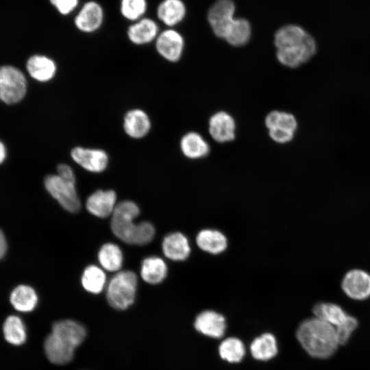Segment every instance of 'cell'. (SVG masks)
Here are the masks:
<instances>
[{"mask_svg": "<svg viewBox=\"0 0 370 370\" xmlns=\"http://www.w3.org/2000/svg\"><path fill=\"white\" fill-rule=\"evenodd\" d=\"M235 10L232 0H217L209 8L207 18L216 36L225 39L236 19Z\"/></svg>", "mask_w": 370, "mask_h": 370, "instance_id": "8", "label": "cell"}, {"mask_svg": "<svg viewBox=\"0 0 370 370\" xmlns=\"http://www.w3.org/2000/svg\"><path fill=\"white\" fill-rule=\"evenodd\" d=\"M27 91V82L23 73L15 67H0V100L7 104L21 101Z\"/></svg>", "mask_w": 370, "mask_h": 370, "instance_id": "6", "label": "cell"}, {"mask_svg": "<svg viewBox=\"0 0 370 370\" xmlns=\"http://www.w3.org/2000/svg\"><path fill=\"white\" fill-rule=\"evenodd\" d=\"M296 336L305 351L317 358L330 357L339 345L335 328L316 317L301 322Z\"/></svg>", "mask_w": 370, "mask_h": 370, "instance_id": "3", "label": "cell"}, {"mask_svg": "<svg viewBox=\"0 0 370 370\" xmlns=\"http://www.w3.org/2000/svg\"><path fill=\"white\" fill-rule=\"evenodd\" d=\"M70 155L76 164L92 173L103 172L109 162L108 153L100 148L76 146L71 150Z\"/></svg>", "mask_w": 370, "mask_h": 370, "instance_id": "9", "label": "cell"}, {"mask_svg": "<svg viewBox=\"0 0 370 370\" xmlns=\"http://www.w3.org/2000/svg\"><path fill=\"white\" fill-rule=\"evenodd\" d=\"M264 123L271 140L279 144L291 141L298 125L293 114L279 110H273L268 113Z\"/></svg>", "mask_w": 370, "mask_h": 370, "instance_id": "7", "label": "cell"}, {"mask_svg": "<svg viewBox=\"0 0 370 370\" xmlns=\"http://www.w3.org/2000/svg\"><path fill=\"white\" fill-rule=\"evenodd\" d=\"M312 312L314 316L333 325L335 328L344 324L350 315L342 308L332 303H319L316 304Z\"/></svg>", "mask_w": 370, "mask_h": 370, "instance_id": "27", "label": "cell"}, {"mask_svg": "<svg viewBox=\"0 0 370 370\" xmlns=\"http://www.w3.org/2000/svg\"><path fill=\"white\" fill-rule=\"evenodd\" d=\"M162 249L166 258L175 262L186 260L192 251L188 238L180 232L166 234L162 243Z\"/></svg>", "mask_w": 370, "mask_h": 370, "instance_id": "14", "label": "cell"}, {"mask_svg": "<svg viewBox=\"0 0 370 370\" xmlns=\"http://www.w3.org/2000/svg\"><path fill=\"white\" fill-rule=\"evenodd\" d=\"M158 53L170 62H177L182 56L184 49V39L175 29L169 28L160 32L155 40Z\"/></svg>", "mask_w": 370, "mask_h": 370, "instance_id": "10", "label": "cell"}, {"mask_svg": "<svg viewBox=\"0 0 370 370\" xmlns=\"http://www.w3.org/2000/svg\"><path fill=\"white\" fill-rule=\"evenodd\" d=\"M140 275L143 280L148 284H160L167 277V264L162 258L158 256L145 258L141 264Z\"/></svg>", "mask_w": 370, "mask_h": 370, "instance_id": "25", "label": "cell"}, {"mask_svg": "<svg viewBox=\"0 0 370 370\" xmlns=\"http://www.w3.org/2000/svg\"><path fill=\"white\" fill-rule=\"evenodd\" d=\"M234 119L225 111L213 114L208 121V132L214 140L219 143L232 141L236 136Z\"/></svg>", "mask_w": 370, "mask_h": 370, "instance_id": "13", "label": "cell"}, {"mask_svg": "<svg viewBox=\"0 0 370 370\" xmlns=\"http://www.w3.org/2000/svg\"><path fill=\"white\" fill-rule=\"evenodd\" d=\"M197 247L203 252L212 256L223 254L228 248L227 236L221 230L214 228H204L195 236Z\"/></svg>", "mask_w": 370, "mask_h": 370, "instance_id": "12", "label": "cell"}, {"mask_svg": "<svg viewBox=\"0 0 370 370\" xmlns=\"http://www.w3.org/2000/svg\"><path fill=\"white\" fill-rule=\"evenodd\" d=\"M116 195L113 190H97L86 200V208L92 215L106 218L112 214L116 207Z\"/></svg>", "mask_w": 370, "mask_h": 370, "instance_id": "20", "label": "cell"}, {"mask_svg": "<svg viewBox=\"0 0 370 370\" xmlns=\"http://www.w3.org/2000/svg\"><path fill=\"white\" fill-rule=\"evenodd\" d=\"M81 282L87 292L99 294L106 286V275L100 267L92 264L88 265L82 273Z\"/></svg>", "mask_w": 370, "mask_h": 370, "instance_id": "30", "label": "cell"}, {"mask_svg": "<svg viewBox=\"0 0 370 370\" xmlns=\"http://www.w3.org/2000/svg\"><path fill=\"white\" fill-rule=\"evenodd\" d=\"M147 7V0H121L119 11L124 18L132 23L145 16Z\"/></svg>", "mask_w": 370, "mask_h": 370, "instance_id": "34", "label": "cell"}, {"mask_svg": "<svg viewBox=\"0 0 370 370\" xmlns=\"http://www.w3.org/2000/svg\"><path fill=\"white\" fill-rule=\"evenodd\" d=\"M79 0H49L51 5L62 16L71 14L78 7Z\"/></svg>", "mask_w": 370, "mask_h": 370, "instance_id": "36", "label": "cell"}, {"mask_svg": "<svg viewBox=\"0 0 370 370\" xmlns=\"http://www.w3.org/2000/svg\"><path fill=\"white\" fill-rule=\"evenodd\" d=\"M123 127L125 133L133 139L145 137L151 130V121L148 114L140 108H133L124 115Z\"/></svg>", "mask_w": 370, "mask_h": 370, "instance_id": "17", "label": "cell"}, {"mask_svg": "<svg viewBox=\"0 0 370 370\" xmlns=\"http://www.w3.org/2000/svg\"><path fill=\"white\" fill-rule=\"evenodd\" d=\"M104 21L101 5L93 0L85 2L74 17V25L81 32L91 34L99 30Z\"/></svg>", "mask_w": 370, "mask_h": 370, "instance_id": "11", "label": "cell"}, {"mask_svg": "<svg viewBox=\"0 0 370 370\" xmlns=\"http://www.w3.org/2000/svg\"><path fill=\"white\" fill-rule=\"evenodd\" d=\"M251 34L249 22L244 18H236L225 40L232 46L242 47L249 42Z\"/></svg>", "mask_w": 370, "mask_h": 370, "instance_id": "32", "label": "cell"}, {"mask_svg": "<svg viewBox=\"0 0 370 370\" xmlns=\"http://www.w3.org/2000/svg\"><path fill=\"white\" fill-rule=\"evenodd\" d=\"M3 331L5 340L12 345H21L26 341L25 325L17 316L10 315L7 317L3 323Z\"/></svg>", "mask_w": 370, "mask_h": 370, "instance_id": "31", "label": "cell"}, {"mask_svg": "<svg viewBox=\"0 0 370 370\" xmlns=\"http://www.w3.org/2000/svg\"><path fill=\"white\" fill-rule=\"evenodd\" d=\"M160 33L157 23L144 16L132 22L127 29V37L134 45L141 46L155 42Z\"/></svg>", "mask_w": 370, "mask_h": 370, "instance_id": "16", "label": "cell"}, {"mask_svg": "<svg viewBox=\"0 0 370 370\" xmlns=\"http://www.w3.org/2000/svg\"><path fill=\"white\" fill-rule=\"evenodd\" d=\"M251 356L258 360H268L278 353V345L275 336L264 333L256 338L250 345Z\"/></svg>", "mask_w": 370, "mask_h": 370, "instance_id": "26", "label": "cell"}, {"mask_svg": "<svg viewBox=\"0 0 370 370\" xmlns=\"http://www.w3.org/2000/svg\"><path fill=\"white\" fill-rule=\"evenodd\" d=\"M140 209L132 201H123L116 204L112 214L110 227L113 234L122 241L137 245L149 243L154 238V226L148 221L134 223Z\"/></svg>", "mask_w": 370, "mask_h": 370, "instance_id": "2", "label": "cell"}, {"mask_svg": "<svg viewBox=\"0 0 370 370\" xmlns=\"http://www.w3.org/2000/svg\"><path fill=\"white\" fill-rule=\"evenodd\" d=\"M57 174L60 176L61 177L76 183V179L74 171L73 169L66 164H60L57 166Z\"/></svg>", "mask_w": 370, "mask_h": 370, "instance_id": "37", "label": "cell"}, {"mask_svg": "<svg viewBox=\"0 0 370 370\" xmlns=\"http://www.w3.org/2000/svg\"><path fill=\"white\" fill-rule=\"evenodd\" d=\"M44 350L47 359L55 365H66L74 357L75 349L52 333L45 341Z\"/></svg>", "mask_w": 370, "mask_h": 370, "instance_id": "21", "label": "cell"}, {"mask_svg": "<svg viewBox=\"0 0 370 370\" xmlns=\"http://www.w3.org/2000/svg\"><path fill=\"white\" fill-rule=\"evenodd\" d=\"M10 302L14 308L18 311L30 312L36 306L38 296L32 287L20 285L12 292Z\"/></svg>", "mask_w": 370, "mask_h": 370, "instance_id": "29", "label": "cell"}, {"mask_svg": "<svg viewBox=\"0 0 370 370\" xmlns=\"http://www.w3.org/2000/svg\"><path fill=\"white\" fill-rule=\"evenodd\" d=\"M7 244L3 234L0 230V259L3 256L6 251Z\"/></svg>", "mask_w": 370, "mask_h": 370, "instance_id": "38", "label": "cell"}, {"mask_svg": "<svg viewBox=\"0 0 370 370\" xmlns=\"http://www.w3.org/2000/svg\"><path fill=\"white\" fill-rule=\"evenodd\" d=\"M342 289L350 298L362 300L370 296V275L360 269L347 272L342 281Z\"/></svg>", "mask_w": 370, "mask_h": 370, "instance_id": "15", "label": "cell"}, {"mask_svg": "<svg viewBox=\"0 0 370 370\" xmlns=\"http://www.w3.org/2000/svg\"><path fill=\"white\" fill-rule=\"evenodd\" d=\"M137 284V275L134 272L129 270L117 272L107 286L108 304L116 310L128 308L134 302Z\"/></svg>", "mask_w": 370, "mask_h": 370, "instance_id": "4", "label": "cell"}, {"mask_svg": "<svg viewBox=\"0 0 370 370\" xmlns=\"http://www.w3.org/2000/svg\"><path fill=\"white\" fill-rule=\"evenodd\" d=\"M180 147L183 155L190 160L205 158L210 153V146L204 137L195 132L185 134L180 139Z\"/></svg>", "mask_w": 370, "mask_h": 370, "instance_id": "23", "label": "cell"}, {"mask_svg": "<svg viewBox=\"0 0 370 370\" xmlns=\"http://www.w3.org/2000/svg\"><path fill=\"white\" fill-rule=\"evenodd\" d=\"M51 333L75 349L82 343L86 336L85 327L79 322L71 319H63L54 323Z\"/></svg>", "mask_w": 370, "mask_h": 370, "instance_id": "19", "label": "cell"}, {"mask_svg": "<svg viewBox=\"0 0 370 370\" xmlns=\"http://www.w3.org/2000/svg\"><path fill=\"white\" fill-rule=\"evenodd\" d=\"M101 266L110 272L118 271L123 265V256L120 247L112 243H105L98 252Z\"/></svg>", "mask_w": 370, "mask_h": 370, "instance_id": "28", "label": "cell"}, {"mask_svg": "<svg viewBox=\"0 0 370 370\" xmlns=\"http://www.w3.org/2000/svg\"><path fill=\"white\" fill-rule=\"evenodd\" d=\"M26 67L31 77L40 82L52 79L57 72V65L53 60L43 55L31 56Z\"/></svg>", "mask_w": 370, "mask_h": 370, "instance_id": "22", "label": "cell"}, {"mask_svg": "<svg viewBox=\"0 0 370 370\" xmlns=\"http://www.w3.org/2000/svg\"><path fill=\"white\" fill-rule=\"evenodd\" d=\"M6 151L4 145L0 141V164L2 163L5 158Z\"/></svg>", "mask_w": 370, "mask_h": 370, "instance_id": "39", "label": "cell"}, {"mask_svg": "<svg viewBox=\"0 0 370 370\" xmlns=\"http://www.w3.org/2000/svg\"><path fill=\"white\" fill-rule=\"evenodd\" d=\"M273 42L278 62L291 69L306 63L317 51L313 37L297 25H286L279 28L274 34Z\"/></svg>", "mask_w": 370, "mask_h": 370, "instance_id": "1", "label": "cell"}, {"mask_svg": "<svg viewBox=\"0 0 370 370\" xmlns=\"http://www.w3.org/2000/svg\"><path fill=\"white\" fill-rule=\"evenodd\" d=\"M194 326L199 333L212 338H221L226 329L225 317L220 313L206 310L195 317Z\"/></svg>", "mask_w": 370, "mask_h": 370, "instance_id": "18", "label": "cell"}, {"mask_svg": "<svg viewBox=\"0 0 370 370\" xmlns=\"http://www.w3.org/2000/svg\"><path fill=\"white\" fill-rule=\"evenodd\" d=\"M44 183L47 190L66 210L72 213L79 211L81 203L75 182L68 181L56 174L47 175Z\"/></svg>", "mask_w": 370, "mask_h": 370, "instance_id": "5", "label": "cell"}, {"mask_svg": "<svg viewBox=\"0 0 370 370\" xmlns=\"http://www.w3.org/2000/svg\"><path fill=\"white\" fill-rule=\"evenodd\" d=\"M357 326V319L350 315L344 324L335 328L339 345H344L348 341Z\"/></svg>", "mask_w": 370, "mask_h": 370, "instance_id": "35", "label": "cell"}, {"mask_svg": "<svg viewBox=\"0 0 370 370\" xmlns=\"http://www.w3.org/2000/svg\"><path fill=\"white\" fill-rule=\"evenodd\" d=\"M219 354L222 359L229 362H238L243 358L245 349L240 339L230 337L221 343Z\"/></svg>", "mask_w": 370, "mask_h": 370, "instance_id": "33", "label": "cell"}, {"mask_svg": "<svg viewBox=\"0 0 370 370\" xmlns=\"http://www.w3.org/2000/svg\"><path fill=\"white\" fill-rule=\"evenodd\" d=\"M186 13V8L182 0H162L156 9V15L159 21L169 27L181 23Z\"/></svg>", "mask_w": 370, "mask_h": 370, "instance_id": "24", "label": "cell"}]
</instances>
